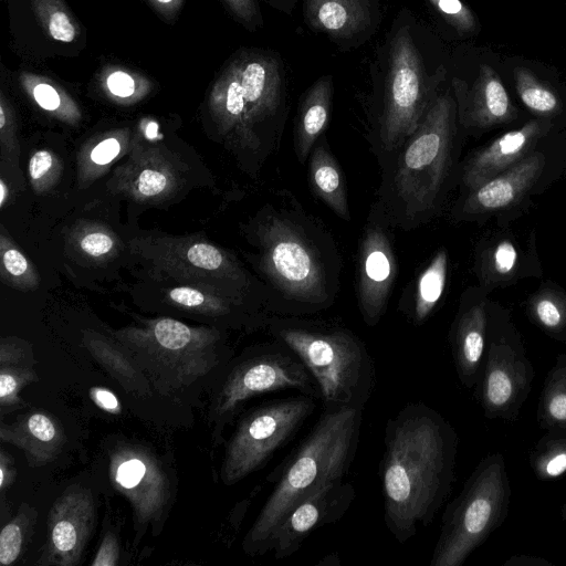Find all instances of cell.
<instances>
[{"label": "cell", "instance_id": "30bf717a", "mask_svg": "<svg viewBox=\"0 0 566 566\" xmlns=\"http://www.w3.org/2000/svg\"><path fill=\"white\" fill-rule=\"evenodd\" d=\"M264 266L287 301L305 310L328 303L331 294L319 253L302 229L286 218L274 216L268 227Z\"/></svg>", "mask_w": 566, "mask_h": 566}, {"label": "cell", "instance_id": "f35d334b", "mask_svg": "<svg viewBox=\"0 0 566 566\" xmlns=\"http://www.w3.org/2000/svg\"><path fill=\"white\" fill-rule=\"evenodd\" d=\"M166 186L167 178L165 175L154 169L143 170L137 180L138 191L144 196L158 195Z\"/></svg>", "mask_w": 566, "mask_h": 566}, {"label": "cell", "instance_id": "ffe728a7", "mask_svg": "<svg viewBox=\"0 0 566 566\" xmlns=\"http://www.w3.org/2000/svg\"><path fill=\"white\" fill-rule=\"evenodd\" d=\"M551 124L530 120L518 129L510 130L476 153L463 171V184L472 191L504 172L532 153L536 142L546 134Z\"/></svg>", "mask_w": 566, "mask_h": 566}, {"label": "cell", "instance_id": "f546056e", "mask_svg": "<svg viewBox=\"0 0 566 566\" xmlns=\"http://www.w3.org/2000/svg\"><path fill=\"white\" fill-rule=\"evenodd\" d=\"M104 91L118 99H129L145 94L150 82L138 71L118 64H106L98 72Z\"/></svg>", "mask_w": 566, "mask_h": 566}, {"label": "cell", "instance_id": "7bdbcfd3", "mask_svg": "<svg viewBox=\"0 0 566 566\" xmlns=\"http://www.w3.org/2000/svg\"><path fill=\"white\" fill-rule=\"evenodd\" d=\"M91 398L101 409L113 413H120V403L117 397L107 388L94 387L91 390Z\"/></svg>", "mask_w": 566, "mask_h": 566}, {"label": "cell", "instance_id": "3957f363", "mask_svg": "<svg viewBox=\"0 0 566 566\" xmlns=\"http://www.w3.org/2000/svg\"><path fill=\"white\" fill-rule=\"evenodd\" d=\"M270 331L311 373L324 409L364 410L375 390L377 371L359 337L346 328L290 319H274Z\"/></svg>", "mask_w": 566, "mask_h": 566}, {"label": "cell", "instance_id": "2e32d148", "mask_svg": "<svg viewBox=\"0 0 566 566\" xmlns=\"http://www.w3.org/2000/svg\"><path fill=\"white\" fill-rule=\"evenodd\" d=\"M111 474L140 523L155 518L169 496V483L158 461L143 448H124L111 457Z\"/></svg>", "mask_w": 566, "mask_h": 566}, {"label": "cell", "instance_id": "603a6c76", "mask_svg": "<svg viewBox=\"0 0 566 566\" xmlns=\"http://www.w3.org/2000/svg\"><path fill=\"white\" fill-rule=\"evenodd\" d=\"M544 165L543 154L531 153L504 172L470 191L463 210L480 213L511 206L535 182Z\"/></svg>", "mask_w": 566, "mask_h": 566}, {"label": "cell", "instance_id": "9c48e42d", "mask_svg": "<svg viewBox=\"0 0 566 566\" xmlns=\"http://www.w3.org/2000/svg\"><path fill=\"white\" fill-rule=\"evenodd\" d=\"M284 390L321 399L318 386L302 360L291 348L275 340L248 353L232 366L214 398L212 416L226 423L245 401Z\"/></svg>", "mask_w": 566, "mask_h": 566}, {"label": "cell", "instance_id": "f1b7e54d", "mask_svg": "<svg viewBox=\"0 0 566 566\" xmlns=\"http://www.w3.org/2000/svg\"><path fill=\"white\" fill-rule=\"evenodd\" d=\"M514 78L516 92L528 109L539 115H552L559 109L560 103L555 92L528 69L515 67Z\"/></svg>", "mask_w": 566, "mask_h": 566}, {"label": "cell", "instance_id": "8fae6325", "mask_svg": "<svg viewBox=\"0 0 566 566\" xmlns=\"http://www.w3.org/2000/svg\"><path fill=\"white\" fill-rule=\"evenodd\" d=\"M8 12L11 49L32 61L76 57L87 33L65 0H1Z\"/></svg>", "mask_w": 566, "mask_h": 566}, {"label": "cell", "instance_id": "4316f807", "mask_svg": "<svg viewBox=\"0 0 566 566\" xmlns=\"http://www.w3.org/2000/svg\"><path fill=\"white\" fill-rule=\"evenodd\" d=\"M448 255L444 250L436 253L418 277L410 318L421 325L440 301L447 281Z\"/></svg>", "mask_w": 566, "mask_h": 566}, {"label": "cell", "instance_id": "6da1fadb", "mask_svg": "<svg viewBox=\"0 0 566 566\" xmlns=\"http://www.w3.org/2000/svg\"><path fill=\"white\" fill-rule=\"evenodd\" d=\"M458 444L453 426L422 401L387 420L379 479L385 525L399 544L430 525L450 496Z\"/></svg>", "mask_w": 566, "mask_h": 566}, {"label": "cell", "instance_id": "7dc6e473", "mask_svg": "<svg viewBox=\"0 0 566 566\" xmlns=\"http://www.w3.org/2000/svg\"><path fill=\"white\" fill-rule=\"evenodd\" d=\"M2 259L6 270L12 275H21L28 269L27 259L14 249L7 250Z\"/></svg>", "mask_w": 566, "mask_h": 566}, {"label": "cell", "instance_id": "d590c367", "mask_svg": "<svg viewBox=\"0 0 566 566\" xmlns=\"http://www.w3.org/2000/svg\"><path fill=\"white\" fill-rule=\"evenodd\" d=\"M96 360H98L109 373L113 374L114 377L119 379L124 385V380L126 385L133 382V380H137L138 373L136 367L133 366L130 358L125 356H119V354L108 355L106 350L105 354H101L98 352H93Z\"/></svg>", "mask_w": 566, "mask_h": 566}, {"label": "cell", "instance_id": "bcb514c9", "mask_svg": "<svg viewBox=\"0 0 566 566\" xmlns=\"http://www.w3.org/2000/svg\"><path fill=\"white\" fill-rule=\"evenodd\" d=\"M53 163L52 156L46 150L36 151L30 159L29 172L32 179H39L46 174Z\"/></svg>", "mask_w": 566, "mask_h": 566}, {"label": "cell", "instance_id": "5bb4252c", "mask_svg": "<svg viewBox=\"0 0 566 566\" xmlns=\"http://www.w3.org/2000/svg\"><path fill=\"white\" fill-rule=\"evenodd\" d=\"M356 497L352 483L333 481L298 502L275 530L269 545L274 559L296 553L315 530L338 522Z\"/></svg>", "mask_w": 566, "mask_h": 566}, {"label": "cell", "instance_id": "83f0119b", "mask_svg": "<svg viewBox=\"0 0 566 566\" xmlns=\"http://www.w3.org/2000/svg\"><path fill=\"white\" fill-rule=\"evenodd\" d=\"M530 454V464L539 481H554L566 473V428L545 430Z\"/></svg>", "mask_w": 566, "mask_h": 566}, {"label": "cell", "instance_id": "836d02e7", "mask_svg": "<svg viewBox=\"0 0 566 566\" xmlns=\"http://www.w3.org/2000/svg\"><path fill=\"white\" fill-rule=\"evenodd\" d=\"M36 375L32 369L14 365H1L0 369V405L2 408L19 403V391L29 382L34 381Z\"/></svg>", "mask_w": 566, "mask_h": 566}, {"label": "cell", "instance_id": "7a4b0ae2", "mask_svg": "<svg viewBox=\"0 0 566 566\" xmlns=\"http://www.w3.org/2000/svg\"><path fill=\"white\" fill-rule=\"evenodd\" d=\"M363 410L324 409L300 446L286 459L243 541L250 555H264L289 512L323 485L343 480L357 454Z\"/></svg>", "mask_w": 566, "mask_h": 566}, {"label": "cell", "instance_id": "74e56055", "mask_svg": "<svg viewBox=\"0 0 566 566\" xmlns=\"http://www.w3.org/2000/svg\"><path fill=\"white\" fill-rule=\"evenodd\" d=\"M517 261V252L510 241H502L494 250L493 265L497 273L506 274L513 270Z\"/></svg>", "mask_w": 566, "mask_h": 566}, {"label": "cell", "instance_id": "7402d4cb", "mask_svg": "<svg viewBox=\"0 0 566 566\" xmlns=\"http://www.w3.org/2000/svg\"><path fill=\"white\" fill-rule=\"evenodd\" d=\"M0 439L21 449L30 465L41 467L61 452L65 433L55 417L45 411H32L10 424H2Z\"/></svg>", "mask_w": 566, "mask_h": 566}, {"label": "cell", "instance_id": "e575fe53", "mask_svg": "<svg viewBox=\"0 0 566 566\" xmlns=\"http://www.w3.org/2000/svg\"><path fill=\"white\" fill-rule=\"evenodd\" d=\"M231 18L250 32L263 28V15L258 0H219Z\"/></svg>", "mask_w": 566, "mask_h": 566}, {"label": "cell", "instance_id": "ee69618b", "mask_svg": "<svg viewBox=\"0 0 566 566\" xmlns=\"http://www.w3.org/2000/svg\"><path fill=\"white\" fill-rule=\"evenodd\" d=\"M120 146L117 139L107 138L101 142L91 153V159L98 165L108 164L119 153Z\"/></svg>", "mask_w": 566, "mask_h": 566}, {"label": "cell", "instance_id": "d6a6232c", "mask_svg": "<svg viewBox=\"0 0 566 566\" xmlns=\"http://www.w3.org/2000/svg\"><path fill=\"white\" fill-rule=\"evenodd\" d=\"M436 12L460 34H472L478 30L471 9L461 0H428Z\"/></svg>", "mask_w": 566, "mask_h": 566}, {"label": "cell", "instance_id": "ac0fdd59", "mask_svg": "<svg viewBox=\"0 0 566 566\" xmlns=\"http://www.w3.org/2000/svg\"><path fill=\"white\" fill-rule=\"evenodd\" d=\"M395 277V256L385 231L364 233L358 260V304L364 322L375 326L384 315Z\"/></svg>", "mask_w": 566, "mask_h": 566}, {"label": "cell", "instance_id": "44dd1931", "mask_svg": "<svg viewBox=\"0 0 566 566\" xmlns=\"http://www.w3.org/2000/svg\"><path fill=\"white\" fill-rule=\"evenodd\" d=\"M490 337L488 311L483 302L462 310L450 332V348L460 382L474 390L483 366Z\"/></svg>", "mask_w": 566, "mask_h": 566}, {"label": "cell", "instance_id": "5b68a950", "mask_svg": "<svg viewBox=\"0 0 566 566\" xmlns=\"http://www.w3.org/2000/svg\"><path fill=\"white\" fill-rule=\"evenodd\" d=\"M457 117L455 98L439 93L397 150L390 195L401 220L420 221L433 209L450 166Z\"/></svg>", "mask_w": 566, "mask_h": 566}, {"label": "cell", "instance_id": "816d5d0a", "mask_svg": "<svg viewBox=\"0 0 566 566\" xmlns=\"http://www.w3.org/2000/svg\"><path fill=\"white\" fill-rule=\"evenodd\" d=\"M321 565H339V557L335 554L327 555L321 562L317 563V566Z\"/></svg>", "mask_w": 566, "mask_h": 566}, {"label": "cell", "instance_id": "4dcf8cb0", "mask_svg": "<svg viewBox=\"0 0 566 566\" xmlns=\"http://www.w3.org/2000/svg\"><path fill=\"white\" fill-rule=\"evenodd\" d=\"M532 316L548 335L566 343V305L556 296L545 294L532 303Z\"/></svg>", "mask_w": 566, "mask_h": 566}, {"label": "cell", "instance_id": "9a60e30c", "mask_svg": "<svg viewBox=\"0 0 566 566\" xmlns=\"http://www.w3.org/2000/svg\"><path fill=\"white\" fill-rule=\"evenodd\" d=\"M94 520L91 491L80 486L66 490L50 510L48 542L38 564L77 565L92 534Z\"/></svg>", "mask_w": 566, "mask_h": 566}, {"label": "cell", "instance_id": "681fc988", "mask_svg": "<svg viewBox=\"0 0 566 566\" xmlns=\"http://www.w3.org/2000/svg\"><path fill=\"white\" fill-rule=\"evenodd\" d=\"M553 565L549 560L530 555H514L511 556L505 563L504 566H547Z\"/></svg>", "mask_w": 566, "mask_h": 566}, {"label": "cell", "instance_id": "b9f144b4", "mask_svg": "<svg viewBox=\"0 0 566 566\" xmlns=\"http://www.w3.org/2000/svg\"><path fill=\"white\" fill-rule=\"evenodd\" d=\"M113 247L112 239L104 233L93 232L81 241V248L88 254L98 256L107 253Z\"/></svg>", "mask_w": 566, "mask_h": 566}, {"label": "cell", "instance_id": "d4e9b609", "mask_svg": "<svg viewBox=\"0 0 566 566\" xmlns=\"http://www.w3.org/2000/svg\"><path fill=\"white\" fill-rule=\"evenodd\" d=\"M311 182L318 197L340 218L349 220V210L340 169L328 151L325 143L319 142L311 155Z\"/></svg>", "mask_w": 566, "mask_h": 566}, {"label": "cell", "instance_id": "f6af8a7d", "mask_svg": "<svg viewBox=\"0 0 566 566\" xmlns=\"http://www.w3.org/2000/svg\"><path fill=\"white\" fill-rule=\"evenodd\" d=\"M169 296L174 302L187 307H196L205 302V295L201 292L190 287L172 289L169 293Z\"/></svg>", "mask_w": 566, "mask_h": 566}, {"label": "cell", "instance_id": "cb8c5ba5", "mask_svg": "<svg viewBox=\"0 0 566 566\" xmlns=\"http://www.w3.org/2000/svg\"><path fill=\"white\" fill-rule=\"evenodd\" d=\"M333 76H321L303 95L295 125V149L301 163L325 130L333 101Z\"/></svg>", "mask_w": 566, "mask_h": 566}, {"label": "cell", "instance_id": "f907efd6", "mask_svg": "<svg viewBox=\"0 0 566 566\" xmlns=\"http://www.w3.org/2000/svg\"><path fill=\"white\" fill-rule=\"evenodd\" d=\"M266 4L271 6L275 10L284 13H291L297 3V0H262Z\"/></svg>", "mask_w": 566, "mask_h": 566}, {"label": "cell", "instance_id": "8d00e7d4", "mask_svg": "<svg viewBox=\"0 0 566 566\" xmlns=\"http://www.w3.org/2000/svg\"><path fill=\"white\" fill-rule=\"evenodd\" d=\"M188 261L195 266L206 270H216L223 263V255L213 245L197 243L187 251Z\"/></svg>", "mask_w": 566, "mask_h": 566}, {"label": "cell", "instance_id": "4fadbf2b", "mask_svg": "<svg viewBox=\"0 0 566 566\" xmlns=\"http://www.w3.org/2000/svg\"><path fill=\"white\" fill-rule=\"evenodd\" d=\"M153 347H137L136 364L144 367L155 379L169 381L171 386L187 385L217 365L216 356H206L203 344L185 324L163 318L153 328Z\"/></svg>", "mask_w": 566, "mask_h": 566}, {"label": "cell", "instance_id": "7c38bea8", "mask_svg": "<svg viewBox=\"0 0 566 566\" xmlns=\"http://www.w3.org/2000/svg\"><path fill=\"white\" fill-rule=\"evenodd\" d=\"M535 369L513 331L490 328L475 397L489 419L514 422L532 391Z\"/></svg>", "mask_w": 566, "mask_h": 566}, {"label": "cell", "instance_id": "f5cc1de1", "mask_svg": "<svg viewBox=\"0 0 566 566\" xmlns=\"http://www.w3.org/2000/svg\"><path fill=\"white\" fill-rule=\"evenodd\" d=\"M0 191H1L0 205L2 206L3 201H4V198H6V186H4V182L2 180H0Z\"/></svg>", "mask_w": 566, "mask_h": 566}, {"label": "cell", "instance_id": "db71d44e", "mask_svg": "<svg viewBox=\"0 0 566 566\" xmlns=\"http://www.w3.org/2000/svg\"><path fill=\"white\" fill-rule=\"evenodd\" d=\"M560 517L564 522H566V501L564 502V504L562 505V509H560Z\"/></svg>", "mask_w": 566, "mask_h": 566}, {"label": "cell", "instance_id": "1f68e13d", "mask_svg": "<svg viewBox=\"0 0 566 566\" xmlns=\"http://www.w3.org/2000/svg\"><path fill=\"white\" fill-rule=\"evenodd\" d=\"M29 518L20 513L0 533V563L4 566L13 564L21 555L27 538Z\"/></svg>", "mask_w": 566, "mask_h": 566}, {"label": "cell", "instance_id": "ba28073f", "mask_svg": "<svg viewBox=\"0 0 566 566\" xmlns=\"http://www.w3.org/2000/svg\"><path fill=\"white\" fill-rule=\"evenodd\" d=\"M317 400L300 394L268 401L248 411L226 449L220 470L223 483L234 484L261 469L301 430L315 411Z\"/></svg>", "mask_w": 566, "mask_h": 566}, {"label": "cell", "instance_id": "ab89813d", "mask_svg": "<svg viewBox=\"0 0 566 566\" xmlns=\"http://www.w3.org/2000/svg\"><path fill=\"white\" fill-rule=\"evenodd\" d=\"M119 558V546L116 537L108 533L96 553L92 566H115Z\"/></svg>", "mask_w": 566, "mask_h": 566}, {"label": "cell", "instance_id": "52a82bcc", "mask_svg": "<svg viewBox=\"0 0 566 566\" xmlns=\"http://www.w3.org/2000/svg\"><path fill=\"white\" fill-rule=\"evenodd\" d=\"M285 75L277 53L242 48L217 73L210 105L228 125L279 124L285 109Z\"/></svg>", "mask_w": 566, "mask_h": 566}, {"label": "cell", "instance_id": "60d3db41", "mask_svg": "<svg viewBox=\"0 0 566 566\" xmlns=\"http://www.w3.org/2000/svg\"><path fill=\"white\" fill-rule=\"evenodd\" d=\"M151 10L166 23L174 24L186 0H145Z\"/></svg>", "mask_w": 566, "mask_h": 566}, {"label": "cell", "instance_id": "d6986e66", "mask_svg": "<svg viewBox=\"0 0 566 566\" xmlns=\"http://www.w3.org/2000/svg\"><path fill=\"white\" fill-rule=\"evenodd\" d=\"M452 87L460 124L471 129H489L511 122L516 116L509 94L497 75L488 64H482L471 85L453 77Z\"/></svg>", "mask_w": 566, "mask_h": 566}, {"label": "cell", "instance_id": "277c9868", "mask_svg": "<svg viewBox=\"0 0 566 566\" xmlns=\"http://www.w3.org/2000/svg\"><path fill=\"white\" fill-rule=\"evenodd\" d=\"M416 27L412 15L400 11L385 43L378 118L385 151H397L418 128L447 75L443 64L429 71Z\"/></svg>", "mask_w": 566, "mask_h": 566}, {"label": "cell", "instance_id": "e0dca14e", "mask_svg": "<svg viewBox=\"0 0 566 566\" xmlns=\"http://www.w3.org/2000/svg\"><path fill=\"white\" fill-rule=\"evenodd\" d=\"M303 15L312 30L350 49L376 32L381 11L379 0H304Z\"/></svg>", "mask_w": 566, "mask_h": 566}, {"label": "cell", "instance_id": "484cf974", "mask_svg": "<svg viewBox=\"0 0 566 566\" xmlns=\"http://www.w3.org/2000/svg\"><path fill=\"white\" fill-rule=\"evenodd\" d=\"M536 420L543 430L566 428V353L556 357L544 379Z\"/></svg>", "mask_w": 566, "mask_h": 566}, {"label": "cell", "instance_id": "8992f818", "mask_svg": "<svg viewBox=\"0 0 566 566\" xmlns=\"http://www.w3.org/2000/svg\"><path fill=\"white\" fill-rule=\"evenodd\" d=\"M511 485L501 452L484 457L442 514L430 566H461L506 520Z\"/></svg>", "mask_w": 566, "mask_h": 566}, {"label": "cell", "instance_id": "c3c4849f", "mask_svg": "<svg viewBox=\"0 0 566 566\" xmlns=\"http://www.w3.org/2000/svg\"><path fill=\"white\" fill-rule=\"evenodd\" d=\"M0 489L3 491L14 479L15 470L12 467V459L6 454L4 450L0 453Z\"/></svg>", "mask_w": 566, "mask_h": 566}]
</instances>
